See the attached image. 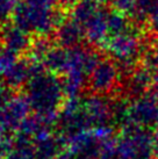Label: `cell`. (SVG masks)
I'll use <instances>...</instances> for the list:
<instances>
[{
    "label": "cell",
    "mask_w": 158,
    "mask_h": 159,
    "mask_svg": "<svg viewBox=\"0 0 158 159\" xmlns=\"http://www.w3.org/2000/svg\"><path fill=\"white\" fill-rule=\"evenodd\" d=\"M57 0H20L14 11V23L23 31L45 35L64 22V13L55 8Z\"/></svg>",
    "instance_id": "6da1fadb"
},
{
    "label": "cell",
    "mask_w": 158,
    "mask_h": 159,
    "mask_svg": "<svg viewBox=\"0 0 158 159\" xmlns=\"http://www.w3.org/2000/svg\"><path fill=\"white\" fill-rule=\"evenodd\" d=\"M26 99L37 115L51 119L64 100L63 83L53 75H36L28 85Z\"/></svg>",
    "instance_id": "7a4b0ae2"
},
{
    "label": "cell",
    "mask_w": 158,
    "mask_h": 159,
    "mask_svg": "<svg viewBox=\"0 0 158 159\" xmlns=\"http://www.w3.org/2000/svg\"><path fill=\"white\" fill-rule=\"evenodd\" d=\"M0 39L4 47L14 53L25 51L30 48V42L26 35V31L18 28L16 26H5L0 31Z\"/></svg>",
    "instance_id": "3957f363"
},
{
    "label": "cell",
    "mask_w": 158,
    "mask_h": 159,
    "mask_svg": "<svg viewBox=\"0 0 158 159\" xmlns=\"http://www.w3.org/2000/svg\"><path fill=\"white\" fill-rule=\"evenodd\" d=\"M81 37V30L79 28L77 21H66L58 27L57 41L58 43L64 47H76Z\"/></svg>",
    "instance_id": "277c9868"
},
{
    "label": "cell",
    "mask_w": 158,
    "mask_h": 159,
    "mask_svg": "<svg viewBox=\"0 0 158 159\" xmlns=\"http://www.w3.org/2000/svg\"><path fill=\"white\" fill-rule=\"evenodd\" d=\"M29 77H31L30 64L26 61L15 62L5 73V80L8 87H18L25 84Z\"/></svg>",
    "instance_id": "5b68a950"
},
{
    "label": "cell",
    "mask_w": 158,
    "mask_h": 159,
    "mask_svg": "<svg viewBox=\"0 0 158 159\" xmlns=\"http://www.w3.org/2000/svg\"><path fill=\"white\" fill-rule=\"evenodd\" d=\"M69 51H65L63 48L51 49L47 57L44 58V66L51 72H64L67 66Z\"/></svg>",
    "instance_id": "8992f818"
},
{
    "label": "cell",
    "mask_w": 158,
    "mask_h": 159,
    "mask_svg": "<svg viewBox=\"0 0 158 159\" xmlns=\"http://www.w3.org/2000/svg\"><path fill=\"white\" fill-rule=\"evenodd\" d=\"M50 50L51 48H50L49 41L43 37H39L34 43L30 44L29 52H30V57L33 58V61L39 63L40 61H44V58L47 57Z\"/></svg>",
    "instance_id": "52a82bcc"
},
{
    "label": "cell",
    "mask_w": 158,
    "mask_h": 159,
    "mask_svg": "<svg viewBox=\"0 0 158 159\" xmlns=\"http://www.w3.org/2000/svg\"><path fill=\"white\" fill-rule=\"evenodd\" d=\"M15 55L16 53L5 48L4 45L0 47V75H5V73L9 70V67L15 63Z\"/></svg>",
    "instance_id": "ba28073f"
},
{
    "label": "cell",
    "mask_w": 158,
    "mask_h": 159,
    "mask_svg": "<svg viewBox=\"0 0 158 159\" xmlns=\"http://www.w3.org/2000/svg\"><path fill=\"white\" fill-rule=\"evenodd\" d=\"M20 0H0V22L14 13Z\"/></svg>",
    "instance_id": "9c48e42d"
},
{
    "label": "cell",
    "mask_w": 158,
    "mask_h": 159,
    "mask_svg": "<svg viewBox=\"0 0 158 159\" xmlns=\"http://www.w3.org/2000/svg\"><path fill=\"white\" fill-rule=\"evenodd\" d=\"M13 98L14 97L12 95L9 87L5 85H0V108H4Z\"/></svg>",
    "instance_id": "30bf717a"
},
{
    "label": "cell",
    "mask_w": 158,
    "mask_h": 159,
    "mask_svg": "<svg viewBox=\"0 0 158 159\" xmlns=\"http://www.w3.org/2000/svg\"><path fill=\"white\" fill-rule=\"evenodd\" d=\"M57 1L61 4L62 7H65V8L73 7L77 4V0H57Z\"/></svg>",
    "instance_id": "8fae6325"
}]
</instances>
